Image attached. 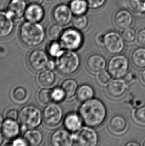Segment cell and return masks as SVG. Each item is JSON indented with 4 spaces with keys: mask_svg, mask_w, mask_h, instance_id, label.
Wrapping results in <instances>:
<instances>
[{
    "mask_svg": "<svg viewBox=\"0 0 145 146\" xmlns=\"http://www.w3.org/2000/svg\"><path fill=\"white\" fill-rule=\"evenodd\" d=\"M78 114L86 126L96 128L105 120L107 110L102 101L92 98L82 102L78 108Z\"/></svg>",
    "mask_w": 145,
    "mask_h": 146,
    "instance_id": "6da1fadb",
    "label": "cell"
},
{
    "mask_svg": "<svg viewBox=\"0 0 145 146\" xmlns=\"http://www.w3.org/2000/svg\"><path fill=\"white\" fill-rule=\"evenodd\" d=\"M45 37V29L40 23L26 21L20 27V40L26 46L30 48L37 47L43 43Z\"/></svg>",
    "mask_w": 145,
    "mask_h": 146,
    "instance_id": "7a4b0ae2",
    "label": "cell"
},
{
    "mask_svg": "<svg viewBox=\"0 0 145 146\" xmlns=\"http://www.w3.org/2000/svg\"><path fill=\"white\" fill-rule=\"evenodd\" d=\"M55 63L56 68L61 74L72 75L78 70L80 66V58L75 51L67 50L56 57Z\"/></svg>",
    "mask_w": 145,
    "mask_h": 146,
    "instance_id": "3957f363",
    "label": "cell"
},
{
    "mask_svg": "<svg viewBox=\"0 0 145 146\" xmlns=\"http://www.w3.org/2000/svg\"><path fill=\"white\" fill-rule=\"evenodd\" d=\"M18 119L23 130L36 129L40 125L43 119L40 109L32 105L23 107L19 112Z\"/></svg>",
    "mask_w": 145,
    "mask_h": 146,
    "instance_id": "277c9868",
    "label": "cell"
},
{
    "mask_svg": "<svg viewBox=\"0 0 145 146\" xmlns=\"http://www.w3.org/2000/svg\"><path fill=\"white\" fill-rule=\"evenodd\" d=\"M80 32L73 27L64 30L59 39L63 48L73 51L80 48L84 41L83 36Z\"/></svg>",
    "mask_w": 145,
    "mask_h": 146,
    "instance_id": "5b68a950",
    "label": "cell"
},
{
    "mask_svg": "<svg viewBox=\"0 0 145 146\" xmlns=\"http://www.w3.org/2000/svg\"><path fill=\"white\" fill-rule=\"evenodd\" d=\"M129 68L127 57L123 54H118L109 59L107 64L109 73L114 78H122L125 76Z\"/></svg>",
    "mask_w": 145,
    "mask_h": 146,
    "instance_id": "8992f818",
    "label": "cell"
},
{
    "mask_svg": "<svg viewBox=\"0 0 145 146\" xmlns=\"http://www.w3.org/2000/svg\"><path fill=\"white\" fill-rule=\"evenodd\" d=\"M102 44L110 54L121 53L125 48V42L121 35L115 31H110L103 35Z\"/></svg>",
    "mask_w": 145,
    "mask_h": 146,
    "instance_id": "52a82bcc",
    "label": "cell"
},
{
    "mask_svg": "<svg viewBox=\"0 0 145 146\" xmlns=\"http://www.w3.org/2000/svg\"><path fill=\"white\" fill-rule=\"evenodd\" d=\"M63 109L56 103H50L45 107L42 113L43 122L47 126L54 127L63 119Z\"/></svg>",
    "mask_w": 145,
    "mask_h": 146,
    "instance_id": "ba28073f",
    "label": "cell"
},
{
    "mask_svg": "<svg viewBox=\"0 0 145 146\" xmlns=\"http://www.w3.org/2000/svg\"><path fill=\"white\" fill-rule=\"evenodd\" d=\"M74 136V141L80 146H95L98 143V134L92 127H82Z\"/></svg>",
    "mask_w": 145,
    "mask_h": 146,
    "instance_id": "9c48e42d",
    "label": "cell"
},
{
    "mask_svg": "<svg viewBox=\"0 0 145 146\" xmlns=\"http://www.w3.org/2000/svg\"><path fill=\"white\" fill-rule=\"evenodd\" d=\"M49 59L44 51L36 49L32 51L28 57V62L30 68L35 71H41L47 68Z\"/></svg>",
    "mask_w": 145,
    "mask_h": 146,
    "instance_id": "30bf717a",
    "label": "cell"
},
{
    "mask_svg": "<svg viewBox=\"0 0 145 146\" xmlns=\"http://www.w3.org/2000/svg\"><path fill=\"white\" fill-rule=\"evenodd\" d=\"M72 15L70 7L63 4L56 6L52 13V18L55 23L63 27L71 23L73 18Z\"/></svg>",
    "mask_w": 145,
    "mask_h": 146,
    "instance_id": "8fae6325",
    "label": "cell"
},
{
    "mask_svg": "<svg viewBox=\"0 0 145 146\" xmlns=\"http://www.w3.org/2000/svg\"><path fill=\"white\" fill-rule=\"evenodd\" d=\"M127 88V84L124 79L114 78L107 84L106 92L110 98L117 99L124 95Z\"/></svg>",
    "mask_w": 145,
    "mask_h": 146,
    "instance_id": "7c38bea8",
    "label": "cell"
},
{
    "mask_svg": "<svg viewBox=\"0 0 145 146\" xmlns=\"http://www.w3.org/2000/svg\"><path fill=\"white\" fill-rule=\"evenodd\" d=\"M50 141L52 146H71L74 143V136L67 129H59L52 134Z\"/></svg>",
    "mask_w": 145,
    "mask_h": 146,
    "instance_id": "4fadbf2b",
    "label": "cell"
},
{
    "mask_svg": "<svg viewBox=\"0 0 145 146\" xmlns=\"http://www.w3.org/2000/svg\"><path fill=\"white\" fill-rule=\"evenodd\" d=\"M14 20L7 12L0 11V39L9 37L14 32Z\"/></svg>",
    "mask_w": 145,
    "mask_h": 146,
    "instance_id": "5bb4252c",
    "label": "cell"
},
{
    "mask_svg": "<svg viewBox=\"0 0 145 146\" xmlns=\"http://www.w3.org/2000/svg\"><path fill=\"white\" fill-rule=\"evenodd\" d=\"M45 17V11L41 5L30 4L26 7L24 18L27 22L40 23Z\"/></svg>",
    "mask_w": 145,
    "mask_h": 146,
    "instance_id": "9a60e30c",
    "label": "cell"
},
{
    "mask_svg": "<svg viewBox=\"0 0 145 146\" xmlns=\"http://www.w3.org/2000/svg\"><path fill=\"white\" fill-rule=\"evenodd\" d=\"M27 5L24 0H9L6 6V11L14 20L24 17Z\"/></svg>",
    "mask_w": 145,
    "mask_h": 146,
    "instance_id": "2e32d148",
    "label": "cell"
},
{
    "mask_svg": "<svg viewBox=\"0 0 145 146\" xmlns=\"http://www.w3.org/2000/svg\"><path fill=\"white\" fill-rule=\"evenodd\" d=\"M113 20L116 28L123 30L131 27L133 22V17L129 11L122 9L114 14Z\"/></svg>",
    "mask_w": 145,
    "mask_h": 146,
    "instance_id": "e0dca14e",
    "label": "cell"
},
{
    "mask_svg": "<svg viewBox=\"0 0 145 146\" xmlns=\"http://www.w3.org/2000/svg\"><path fill=\"white\" fill-rule=\"evenodd\" d=\"M21 128L16 120L6 119L2 125V133L4 137L9 140L16 138L20 134Z\"/></svg>",
    "mask_w": 145,
    "mask_h": 146,
    "instance_id": "ac0fdd59",
    "label": "cell"
},
{
    "mask_svg": "<svg viewBox=\"0 0 145 146\" xmlns=\"http://www.w3.org/2000/svg\"><path fill=\"white\" fill-rule=\"evenodd\" d=\"M86 65L90 71L98 73L105 68L106 60L102 55L99 54H92L87 58Z\"/></svg>",
    "mask_w": 145,
    "mask_h": 146,
    "instance_id": "d6986e66",
    "label": "cell"
},
{
    "mask_svg": "<svg viewBox=\"0 0 145 146\" xmlns=\"http://www.w3.org/2000/svg\"><path fill=\"white\" fill-rule=\"evenodd\" d=\"M82 121L79 114L70 113L65 117L64 125L65 129L70 132L76 133L82 127Z\"/></svg>",
    "mask_w": 145,
    "mask_h": 146,
    "instance_id": "ffe728a7",
    "label": "cell"
},
{
    "mask_svg": "<svg viewBox=\"0 0 145 146\" xmlns=\"http://www.w3.org/2000/svg\"><path fill=\"white\" fill-rule=\"evenodd\" d=\"M108 127L111 132L115 134L123 133L127 127L126 119L121 115H117L112 117L108 123Z\"/></svg>",
    "mask_w": 145,
    "mask_h": 146,
    "instance_id": "44dd1931",
    "label": "cell"
},
{
    "mask_svg": "<svg viewBox=\"0 0 145 146\" xmlns=\"http://www.w3.org/2000/svg\"><path fill=\"white\" fill-rule=\"evenodd\" d=\"M24 138L28 145L37 146L43 141V136L40 131L36 129H28L24 135Z\"/></svg>",
    "mask_w": 145,
    "mask_h": 146,
    "instance_id": "7402d4cb",
    "label": "cell"
},
{
    "mask_svg": "<svg viewBox=\"0 0 145 146\" xmlns=\"http://www.w3.org/2000/svg\"><path fill=\"white\" fill-rule=\"evenodd\" d=\"M56 77L52 70L44 69L37 76L38 83L43 87H50L55 83Z\"/></svg>",
    "mask_w": 145,
    "mask_h": 146,
    "instance_id": "603a6c76",
    "label": "cell"
},
{
    "mask_svg": "<svg viewBox=\"0 0 145 146\" xmlns=\"http://www.w3.org/2000/svg\"><path fill=\"white\" fill-rule=\"evenodd\" d=\"M131 61L133 64L138 68H145V48L135 49L132 53Z\"/></svg>",
    "mask_w": 145,
    "mask_h": 146,
    "instance_id": "cb8c5ba5",
    "label": "cell"
},
{
    "mask_svg": "<svg viewBox=\"0 0 145 146\" xmlns=\"http://www.w3.org/2000/svg\"><path fill=\"white\" fill-rule=\"evenodd\" d=\"M61 87L64 91L66 98H71L76 95L78 84L74 79H67L61 84Z\"/></svg>",
    "mask_w": 145,
    "mask_h": 146,
    "instance_id": "d4e9b609",
    "label": "cell"
},
{
    "mask_svg": "<svg viewBox=\"0 0 145 146\" xmlns=\"http://www.w3.org/2000/svg\"><path fill=\"white\" fill-rule=\"evenodd\" d=\"M69 7L74 16L85 15L89 9L86 0H72L69 3Z\"/></svg>",
    "mask_w": 145,
    "mask_h": 146,
    "instance_id": "484cf974",
    "label": "cell"
},
{
    "mask_svg": "<svg viewBox=\"0 0 145 146\" xmlns=\"http://www.w3.org/2000/svg\"><path fill=\"white\" fill-rule=\"evenodd\" d=\"M94 94V90L90 85L83 84L78 87L76 91V96L78 101L82 102L92 98Z\"/></svg>",
    "mask_w": 145,
    "mask_h": 146,
    "instance_id": "4316f807",
    "label": "cell"
},
{
    "mask_svg": "<svg viewBox=\"0 0 145 146\" xmlns=\"http://www.w3.org/2000/svg\"><path fill=\"white\" fill-rule=\"evenodd\" d=\"M28 91L22 86H16L11 91L13 100L18 103H23L28 98Z\"/></svg>",
    "mask_w": 145,
    "mask_h": 146,
    "instance_id": "83f0119b",
    "label": "cell"
},
{
    "mask_svg": "<svg viewBox=\"0 0 145 146\" xmlns=\"http://www.w3.org/2000/svg\"><path fill=\"white\" fill-rule=\"evenodd\" d=\"M72 26L76 30L82 31L85 30L88 25V19L86 15H76L72 18Z\"/></svg>",
    "mask_w": 145,
    "mask_h": 146,
    "instance_id": "f1b7e54d",
    "label": "cell"
},
{
    "mask_svg": "<svg viewBox=\"0 0 145 146\" xmlns=\"http://www.w3.org/2000/svg\"><path fill=\"white\" fill-rule=\"evenodd\" d=\"M63 26L59 24H52L47 30V36L49 39L52 40H59L63 33Z\"/></svg>",
    "mask_w": 145,
    "mask_h": 146,
    "instance_id": "f546056e",
    "label": "cell"
},
{
    "mask_svg": "<svg viewBox=\"0 0 145 146\" xmlns=\"http://www.w3.org/2000/svg\"><path fill=\"white\" fill-rule=\"evenodd\" d=\"M37 99L41 104H48L53 101L52 90L48 88H43L40 90L38 92Z\"/></svg>",
    "mask_w": 145,
    "mask_h": 146,
    "instance_id": "4dcf8cb0",
    "label": "cell"
},
{
    "mask_svg": "<svg viewBox=\"0 0 145 146\" xmlns=\"http://www.w3.org/2000/svg\"><path fill=\"white\" fill-rule=\"evenodd\" d=\"M121 36L125 42L133 44L136 40L137 34L135 30L130 27L123 30Z\"/></svg>",
    "mask_w": 145,
    "mask_h": 146,
    "instance_id": "1f68e13d",
    "label": "cell"
},
{
    "mask_svg": "<svg viewBox=\"0 0 145 146\" xmlns=\"http://www.w3.org/2000/svg\"><path fill=\"white\" fill-rule=\"evenodd\" d=\"M63 48L60 42L53 40L49 45L48 50L49 55L52 57H57L63 53Z\"/></svg>",
    "mask_w": 145,
    "mask_h": 146,
    "instance_id": "d6a6232c",
    "label": "cell"
},
{
    "mask_svg": "<svg viewBox=\"0 0 145 146\" xmlns=\"http://www.w3.org/2000/svg\"><path fill=\"white\" fill-rule=\"evenodd\" d=\"M130 8L138 14H145V0H129Z\"/></svg>",
    "mask_w": 145,
    "mask_h": 146,
    "instance_id": "836d02e7",
    "label": "cell"
},
{
    "mask_svg": "<svg viewBox=\"0 0 145 146\" xmlns=\"http://www.w3.org/2000/svg\"><path fill=\"white\" fill-rule=\"evenodd\" d=\"M133 117L137 122L145 125V105L139 107L134 111Z\"/></svg>",
    "mask_w": 145,
    "mask_h": 146,
    "instance_id": "e575fe53",
    "label": "cell"
},
{
    "mask_svg": "<svg viewBox=\"0 0 145 146\" xmlns=\"http://www.w3.org/2000/svg\"><path fill=\"white\" fill-rule=\"evenodd\" d=\"M52 97L55 102H60L66 98L65 92L61 87H57L52 90Z\"/></svg>",
    "mask_w": 145,
    "mask_h": 146,
    "instance_id": "d590c367",
    "label": "cell"
},
{
    "mask_svg": "<svg viewBox=\"0 0 145 146\" xmlns=\"http://www.w3.org/2000/svg\"><path fill=\"white\" fill-rule=\"evenodd\" d=\"M111 75L108 71L103 70L98 72L97 75V80L102 85H105L111 80Z\"/></svg>",
    "mask_w": 145,
    "mask_h": 146,
    "instance_id": "8d00e7d4",
    "label": "cell"
},
{
    "mask_svg": "<svg viewBox=\"0 0 145 146\" xmlns=\"http://www.w3.org/2000/svg\"><path fill=\"white\" fill-rule=\"evenodd\" d=\"M88 8L92 10H98L104 5L106 0H86Z\"/></svg>",
    "mask_w": 145,
    "mask_h": 146,
    "instance_id": "74e56055",
    "label": "cell"
},
{
    "mask_svg": "<svg viewBox=\"0 0 145 146\" xmlns=\"http://www.w3.org/2000/svg\"><path fill=\"white\" fill-rule=\"evenodd\" d=\"M136 40L139 45L145 46V28L140 29L138 32Z\"/></svg>",
    "mask_w": 145,
    "mask_h": 146,
    "instance_id": "f35d334b",
    "label": "cell"
},
{
    "mask_svg": "<svg viewBox=\"0 0 145 146\" xmlns=\"http://www.w3.org/2000/svg\"><path fill=\"white\" fill-rule=\"evenodd\" d=\"M18 114L19 113L17 110L15 109H10L6 112V119L16 120L18 118Z\"/></svg>",
    "mask_w": 145,
    "mask_h": 146,
    "instance_id": "ab89813d",
    "label": "cell"
},
{
    "mask_svg": "<svg viewBox=\"0 0 145 146\" xmlns=\"http://www.w3.org/2000/svg\"><path fill=\"white\" fill-rule=\"evenodd\" d=\"M11 145L14 146H26L28 145L24 140V139L16 138L14 139V140L13 141Z\"/></svg>",
    "mask_w": 145,
    "mask_h": 146,
    "instance_id": "60d3db41",
    "label": "cell"
},
{
    "mask_svg": "<svg viewBox=\"0 0 145 146\" xmlns=\"http://www.w3.org/2000/svg\"><path fill=\"white\" fill-rule=\"evenodd\" d=\"M124 77V80L127 83H131L136 79L135 74L132 72H128Z\"/></svg>",
    "mask_w": 145,
    "mask_h": 146,
    "instance_id": "b9f144b4",
    "label": "cell"
},
{
    "mask_svg": "<svg viewBox=\"0 0 145 146\" xmlns=\"http://www.w3.org/2000/svg\"><path fill=\"white\" fill-rule=\"evenodd\" d=\"M55 68H56V63L55 62H54L52 60H49L47 64V69L53 70V69H55Z\"/></svg>",
    "mask_w": 145,
    "mask_h": 146,
    "instance_id": "7bdbcfd3",
    "label": "cell"
},
{
    "mask_svg": "<svg viewBox=\"0 0 145 146\" xmlns=\"http://www.w3.org/2000/svg\"><path fill=\"white\" fill-rule=\"evenodd\" d=\"M44 1V0H27V2L29 4H38V5H41Z\"/></svg>",
    "mask_w": 145,
    "mask_h": 146,
    "instance_id": "ee69618b",
    "label": "cell"
},
{
    "mask_svg": "<svg viewBox=\"0 0 145 146\" xmlns=\"http://www.w3.org/2000/svg\"><path fill=\"white\" fill-rule=\"evenodd\" d=\"M140 77V79L142 82L145 85V69H144L141 72Z\"/></svg>",
    "mask_w": 145,
    "mask_h": 146,
    "instance_id": "f6af8a7d",
    "label": "cell"
},
{
    "mask_svg": "<svg viewBox=\"0 0 145 146\" xmlns=\"http://www.w3.org/2000/svg\"><path fill=\"white\" fill-rule=\"evenodd\" d=\"M125 146H139L140 145L136 142H129L124 145Z\"/></svg>",
    "mask_w": 145,
    "mask_h": 146,
    "instance_id": "bcb514c9",
    "label": "cell"
},
{
    "mask_svg": "<svg viewBox=\"0 0 145 146\" xmlns=\"http://www.w3.org/2000/svg\"><path fill=\"white\" fill-rule=\"evenodd\" d=\"M4 121L3 117L1 114H0V129H1V128H2V125H3Z\"/></svg>",
    "mask_w": 145,
    "mask_h": 146,
    "instance_id": "7dc6e473",
    "label": "cell"
},
{
    "mask_svg": "<svg viewBox=\"0 0 145 146\" xmlns=\"http://www.w3.org/2000/svg\"><path fill=\"white\" fill-rule=\"evenodd\" d=\"M4 137V135H3V134L0 133V145H1L2 144V143H3Z\"/></svg>",
    "mask_w": 145,
    "mask_h": 146,
    "instance_id": "c3c4849f",
    "label": "cell"
},
{
    "mask_svg": "<svg viewBox=\"0 0 145 146\" xmlns=\"http://www.w3.org/2000/svg\"><path fill=\"white\" fill-rule=\"evenodd\" d=\"M72 0H63L64 2H66V3H70L72 2Z\"/></svg>",
    "mask_w": 145,
    "mask_h": 146,
    "instance_id": "681fc988",
    "label": "cell"
},
{
    "mask_svg": "<svg viewBox=\"0 0 145 146\" xmlns=\"http://www.w3.org/2000/svg\"><path fill=\"white\" fill-rule=\"evenodd\" d=\"M143 146H145V140L144 142H143Z\"/></svg>",
    "mask_w": 145,
    "mask_h": 146,
    "instance_id": "f907efd6",
    "label": "cell"
}]
</instances>
